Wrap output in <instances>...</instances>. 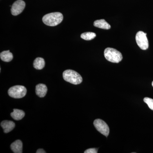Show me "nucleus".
I'll return each instance as SVG.
<instances>
[{"label": "nucleus", "mask_w": 153, "mask_h": 153, "mask_svg": "<svg viewBox=\"0 0 153 153\" xmlns=\"http://www.w3.org/2000/svg\"><path fill=\"white\" fill-rule=\"evenodd\" d=\"M11 116L15 120H21L25 117V113L21 110L14 109L13 111L11 113Z\"/></svg>", "instance_id": "obj_12"}, {"label": "nucleus", "mask_w": 153, "mask_h": 153, "mask_svg": "<svg viewBox=\"0 0 153 153\" xmlns=\"http://www.w3.org/2000/svg\"><path fill=\"white\" fill-rule=\"evenodd\" d=\"M26 6L25 2L22 0H18L14 3L11 8V13L13 16H16L23 12Z\"/></svg>", "instance_id": "obj_7"}, {"label": "nucleus", "mask_w": 153, "mask_h": 153, "mask_svg": "<svg viewBox=\"0 0 153 153\" xmlns=\"http://www.w3.org/2000/svg\"><path fill=\"white\" fill-rule=\"evenodd\" d=\"M63 15L59 12L50 13L45 15L42 19L44 24L47 26L54 27L60 24L63 20Z\"/></svg>", "instance_id": "obj_1"}, {"label": "nucleus", "mask_w": 153, "mask_h": 153, "mask_svg": "<svg viewBox=\"0 0 153 153\" xmlns=\"http://www.w3.org/2000/svg\"><path fill=\"white\" fill-rule=\"evenodd\" d=\"M96 36V35L95 33L92 32H86L81 34L80 37L81 38L86 41H90L93 39Z\"/></svg>", "instance_id": "obj_15"}, {"label": "nucleus", "mask_w": 153, "mask_h": 153, "mask_svg": "<svg viewBox=\"0 0 153 153\" xmlns=\"http://www.w3.org/2000/svg\"><path fill=\"white\" fill-rule=\"evenodd\" d=\"M147 34L143 31H139L136 36V41L139 47L143 50H146L149 48V41L146 37Z\"/></svg>", "instance_id": "obj_5"}, {"label": "nucleus", "mask_w": 153, "mask_h": 153, "mask_svg": "<svg viewBox=\"0 0 153 153\" xmlns=\"http://www.w3.org/2000/svg\"><path fill=\"white\" fill-rule=\"evenodd\" d=\"M47 88L44 84H39L36 86V94L40 97H44L47 94Z\"/></svg>", "instance_id": "obj_9"}, {"label": "nucleus", "mask_w": 153, "mask_h": 153, "mask_svg": "<svg viewBox=\"0 0 153 153\" xmlns=\"http://www.w3.org/2000/svg\"><path fill=\"white\" fill-rule=\"evenodd\" d=\"M63 79L66 82L74 85L80 84L82 81L81 75L76 71L71 69L65 70L63 72Z\"/></svg>", "instance_id": "obj_2"}, {"label": "nucleus", "mask_w": 153, "mask_h": 153, "mask_svg": "<svg viewBox=\"0 0 153 153\" xmlns=\"http://www.w3.org/2000/svg\"><path fill=\"white\" fill-rule=\"evenodd\" d=\"M94 125L97 131L106 137L108 136L109 133V128L104 121L99 119L95 120L94 122Z\"/></svg>", "instance_id": "obj_6"}, {"label": "nucleus", "mask_w": 153, "mask_h": 153, "mask_svg": "<svg viewBox=\"0 0 153 153\" xmlns=\"http://www.w3.org/2000/svg\"><path fill=\"white\" fill-rule=\"evenodd\" d=\"M27 88L22 85H15L9 89V96L14 98H21L24 97L27 94Z\"/></svg>", "instance_id": "obj_4"}, {"label": "nucleus", "mask_w": 153, "mask_h": 153, "mask_svg": "<svg viewBox=\"0 0 153 153\" xmlns=\"http://www.w3.org/2000/svg\"><path fill=\"white\" fill-rule=\"evenodd\" d=\"M45 60L41 57H37L33 63V66L34 68L38 70H41L43 69L45 66Z\"/></svg>", "instance_id": "obj_14"}, {"label": "nucleus", "mask_w": 153, "mask_h": 153, "mask_svg": "<svg viewBox=\"0 0 153 153\" xmlns=\"http://www.w3.org/2000/svg\"><path fill=\"white\" fill-rule=\"evenodd\" d=\"M152 85L153 87V81L152 82Z\"/></svg>", "instance_id": "obj_19"}, {"label": "nucleus", "mask_w": 153, "mask_h": 153, "mask_svg": "<svg viewBox=\"0 0 153 153\" xmlns=\"http://www.w3.org/2000/svg\"><path fill=\"white\" fill-rule=\"evenodd\" d=\"M85 153H97V149H95V148H92V149H88L86 150L85 152Z\"/></svg>", "instance_id": "obj_17"}, {"label": "nucleus", "mask_w": 153, "mask_h": 153, "mask_svg": "<svg viewBox=\"0 0 153 153\" xmlns=\"http://www.w3.org/2000/svg\"><path fill=\"white\" fill-rule=\"evenodd\" d=\"M0 57L1 60L6 62H10L13 58V54L10 52V50L3 51L1 52L0 54Z\"/></svg>", "instance_id": "obj_13"}, {"label": "nucleus", "mask_w": 153, "mask_h": 153, "mask_svg": "<svg viewBox=\"0 0 153 153\" xmlns=\"http://www.w3.org/2000/svg\"><path fill=\"white\" fill-rule=\"evenodd\" d=\"M94 25L96 27L104 30H109L111 28L110 25L104 19L96 20L94 23Z\"/></svg>", "instance_id": "obj_11"}, {"label": "nucleus", "mask_w": 153, "mask_h": 153, "mask_svg": "<svg viewBox=\"0 0 153 153\" xmlns=\"http://www.w3.org/2000/svg\"><path fill=\"white\" fill-rule=\"evenodd\" d=\"M1 126L4 130V132L8 133L13 129L16 125L12 121L4 120L1 123Z\"/></svg>", "instance_id": "obj_8"}, {"label": "nucleus", "mask_w": 153, "mask_h": 153, "mask_svg": "<svg viewBox=\"0 0 153 153\" xmlns=\"http://www.w3.org/2000/svg\"><path fill=\"white\" fill-rule=\"evenodd\" d=\"M11 149L15 153H22L23 143L20 140H17L14 142L10 146Z\"/></svg>", "instance_id": "obj_10"}, {"label": "nucleus", "mask_w": 153, "mask_h": 153, "mask_svg": "<svg viewBox=\"0 0 153 153\" xmlns=\"http://www.w3.org/2000/svg\"><path fill=\"white\" fill-rule=\"evenodd\" d=\"M104 55L105 59L112 63H119L123 59L120 52L113 48H106L104 50Z\"/></svg>", "instance_id": "obj_3"}, {"label": "nucleus", "mask_w": 153, "mask_h": 153, "mask_svg": "<svg viewBox=\"0 0 153 153\" xmlns=\"http://www.w3.org/2000/svg\"><path fill=\"white\" fill-rule=\"evenodd\" d=\"M143 100L145 103L148 105L149 107L153 111V99L149 97H145Z\"/></svg>", "instance_id": "obj_16"}, {"label": "nucleus", "mask_w": 153, "mask_h": 153, "mask_svg": "<svg viewBox=\"0 0 153 153\" xmlns=\"http://www.w3.org/2000/svg\"><path fill=\"white\" fill-rule=\"evenodd\" d=\"M37 153H46V152L43 149H39L37 150V152H36Z\"/></svg>", "instance_id": "obj_18"}]
</instances>
